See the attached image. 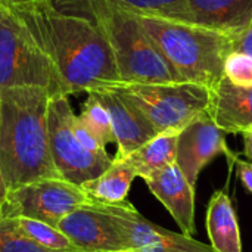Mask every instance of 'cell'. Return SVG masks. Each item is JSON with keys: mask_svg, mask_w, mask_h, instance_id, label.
Segmentation results:
<instances>
[{"mask_svg": "<svg viewBox=\"0 0 252 252\" xmlns=\"http://www.w3.org/2000/svg\"><path fill=\"white\" fill-rule=\"evenodd\" d=\"M9 7L53 62L65 96L121 84L109 41L96 22L52 3Z\"/></svg>", "mask_w": 252, "mask_h": 252, "instance_id": "6da1fadb", "label": "cell"}, {"mask_svg": "<svg viewBox=\"0 0 252 252\" xmlns=\"http://www.w3.org/2000/svg\"><path fill=\"white\" fill-rule=\"evenodd\" d=\"M50 97L41 87L0 89V168L9 190L59 177L47 134Z\"/></svg>", "mask_w": 252, "mask_h": 252, "instance_id": "7a4b0ae2", "label": "cell"}, {"mask_svg": "<svg viewBox=\"0 0 252 252\" xmlns=\"http://www.w3.org/2000/svg\"><path fill=\"white\" fill-rule=\"evenodd\" d=\"M136 16L185 83L211 90L220 81L224 61L233 50L230 35L158 16Z\"/></svg>", "mask_w": 252, "mask_h": 252, "instance_id": "3957f363", "label": "cell"}, {"mask_svg": "<svg viewBox=\"0 0 252 252\" xmlns=\"http://www.w3.org/2000/svg\"><path fill=\"white\" fill-rule=\"evenodd\" d=\"M92 21L109 41L121 84L185 83L134 13L106 3L94 9Z\"/></svg>", "mask_w": 252, "mask_h": 252, "instance_id": "277c9868", "label": "cell"}, {"mask_svg": "<svg viewBox=\"0 0 252 252\" xmlns=\"http://www.w3.org/2000/svg\"><path fill=\"white\" fill-rule=\"evenodd\" d=\"M41 87L65 94L58 71L15 12L0 4V89Z\"/></svg>", "mask_w": 252, "mask_h": 252, "instance_id": "5b68a950", "label": "cell"}, {"mask_svg": "<svg viewBox=\"0 0 252 252\" xmlns=\"http://www.w3.org/2000/svg\"><path fill=\"white\" fill-rule=\"evenodd\" d=\"M121 90L152 123L158 133L180 131L195 117L208 111L211 90L193 83L118 84Z\"/></svg>", "mask_w": 252, "mask_h": 252, "instance_id": "8992f818", "label": "cell"}, {"mask_svg": "<svg viewBox=\"0 0 252 252\" xmlns=\"http://www.w3.org/2000/svg\"><path fill=\"white\" fill-rule=\"evenodd\" d=\"M75 114L65 94H53L47 108V134L50 155L61 179L74 185H84L99 177L112 158L89 151L74 131Z\"/></svg>", "mask_w": 252, "mask_h": 252, "instance_id": "52a82bcc", "label": "cell"}, {"mask_svg": "<svg viewBox=\"0 0 252 252\" xmlns=\"http://www.w3.org/2000/svg\"><path fill=\"white\" fill-rule=\"evenodd\" d=\"M90 201L78 185L61 177L40 179L9 190L3 214L32 219L58 227L63 217Z\"/></svg>", "mask_w": 252, "mask_h": 252, "instance_id": "ba28073f", "label": "cell"}, {"mask_svg": "<svg viewBox=\"0 0 252 252\" xmlns=\"http://www.w3.org/2000/svg\"><path fill=\"white\" fill-rule=\"evenodd\" d=\"M96 204L109 214L128 252H217L211 245L199 242L193 236L176 233L151 223L128 201Z\"/></svg>", "mask_w": 252, "mask_h": 252, "instance_id": "9c48e42d", "label": "cell"}, {"mask_svg": "<svg viewBox=\"0 0 252 252\" xmlns=\"http://www.w3.org/2000/svg\"><path fill=\"white\" fill-rule=\"evenodd\" d=\"M219 155L236 159L226 143V133L217 127L208 111L195 117L179 131L176 164L192 186H196L204 167Z\"/></svg>", "mask_w": 252, "mask_h": 252, "instance_id": "30bf717a", "label": "cell"}, {"mask_svg": "<svg viewBox=\"0 0 252 252\" xmlns=\"http://www.w3.org/2000/svg\"><path fill=\"white\" fill-rule=\"evenodd\" d=\"M58 229L81 252H128L109 214L93 201L63 217Z\"/></svg>", "mask_w": 252, "mask_h": 252, "instance_id": "8fae6325", "label": "cell"}, {"mask_svg": "<svg viewBox=\"0 0 252 252\" xmlns=\"http://www.w3.org/2000/svg\"><path fill=\"white\" fill-rule=\"evenodd\" d=\"M94 93L108 109L118 146L115 158H126L137 148L159 134L146 115L117 87L102 89Z\"/></svg>", "mask_w": 252, "mask_h": 252, "instance_id": "7c38bea8", "label": "cell"}, {"mask_svg": "<svg viewBox=\"0 0 252 252\" xmlns=\"http://www.w3.org/2000/svg\"><path fill=\"white\" fill-rule=\"evenodd\" d=\"M152 195L171 214L182 233L193 236L195 226V186L189 183L174 162L158 174L145 180Z\"/></svg>", "mask_w": 252, "mask_h": 252, "instance_id": "4fadbf2b", "label": "cell"}, {"mask_svg": "<svg viewBox=\"0 0 252 252\" xmlns=\"http://www.w3.org/2000/svg\"><path fill=\"white\" fill-rule=\"evenodd\" d=\"M252 21V0H186L185 24L223 32L241 34Z\"/></svg>", "mask_w": 252, "mask_h": 252, "instance_id": "5bb4252c", "label": "cell"}, {"mask_svg": "<svg viewBox=\"0 0 252 252\" xmlns=\"http://www.w3.org/2000/svg\"><path fill=\"white\" fill-rule=\"evenodd\" d=\"M208 114L226 134L252 131V87H239L224 75L211 89Z\"/></svg>", "mask_w": 252, "mask_h": 252, "instance_id": "9a60e30c", "label": "cell"}, {"mask_svg": "<svg viewBox=\"0 0 252 252\" xmlns=\"http://www.w3.org/2000/svg\"><path fill=\"white\" fill-rule=\"evenodd\" d=\"M106 3L136 15L158 16L179 22L186 19V0H52L58 10L87 19H92L94 9Z\"/></svg>", "mask_w": 252, "mask_h": 252, "instance_id": "2e32d148", "label": "cell"}, {"mask_svg": "<svg viewBox=\"0 0 252 252\" xmlns=\"http://www.w3.org/2000/svg\"><path fill=\"white\" fill-rule=\"evenodd\" d=\"M207 232L217 252H242V241L235 208L226 192L219 190L210 199L207 210Z\"/></svg>", "mask_w": 252, "mask_h": 252, "instance_id": "e0dca14e", "label": "cell"}, {"mask_svg": "<svg viewBox=\"0 0 252 252\" xmlns=\"http://www.w3.org/2000/svg\"><path fill=\"white\" fill-rule=\"evenodd\" d=\"M177 137L179 131L174 130L159 133L124 159L134 170L136 177L148 180L176 162Z\"/></svg>", "mask_w": 252, "mask_h": 252, "instance_id": "ac0fdd59", "label": "cell"}, {"mask_svg": "<svg viewBox=\"0 0 252 252\" xmlns=\"http://www.w3.org/2000/svg\"><path fill=\"white\" fill-rule=\"evenodd\" d=\"M134 177V170L124 158H112V164L99 177L81 185V188L94 202L118 204L127 201Z\"/></svg>", "mask_w": 252, "mask_h": 252, "instance_id": "d6986e66", "label": "cell"}, {"mask_svg": "<svg viewBox=\"0 0 252 252\" xmlns=\"http://www.w3.org/2000/svg\"><path fill=\"white\" fill-rule=\"evenodd\" d=\"M18 227V230L38 244L40 247L58 252H81L58 227H53L47 223L25 219V217H10Z\"/></svg>", "mask_w": 252, "mask_h": 252, "instance_id": "ffe728a7", "label": "cell"}, {"mask_svg": "<svg viewBox=\"0 0 252 252\" xmlns=\"http://www.w3.org/2000/svg\"><path fill=\"white\" fill-rule=\"evenodd\" d=\"M78 118L99 139V142L103 146L109 143H115V134H114L111 115L94 93L87 94V99L83 103V109Z\"/></svg>", "mask_w": 252, "mask_h": 252, "instance_id": "44dd1931", "label": "cell"}, {"mask_svg": "<svg viewBox=\"0 0 252 252\" xmlns=\"http://www.w3.org/2000/svg\"><path fill=\"white\" fill-rule=\"evenodd\" d=\"M0 252H58L46 250L22 235L13 220L0 213Z\"/></svg>", "mask_w": 252, "mask_h": 252, "instance_id": "7402d4cb", "label": "cell"}, {"mask_svg": "<svg viewBox=\"0 0 252 252\" xmlns=\"http://www.w3.org/2000/svg\"><path fill=\"white\" fill-rule=\"evenodd\" d=\"M223 75L239 87H252V58L232 50L224 61Z\"/></svg>", "mask_w": 252, "mask_h": 252, "instance_id": "603a6c76", "label": "cell"}, {"mask_svg": "<svg viewBox=\"0 0 252 252\" xmlns=\"http://www.w3.org/2000/svg\"><path fill=\"white\" fill-rule=\"evenodd\" d=\"M232 49L252 58V21L241 34L232 37Z\"/></svg>", "mask_w": 252, "mask_h": 252, "instance_id": "cb8c5ba5", "label": "cell"}, {"mask_svg": "<svg viewBox=\"0 0 252 252\" xmlns=\"http://www.w3.org/2000/svg\"><path fill=\"white\" fill-rule=\"evenodd\" d=\"M236 167H238V176L242 182V185L247 188V190L252 193V162L251 161H244L236 158L235 159Z\"/></svg>", "mask_w": 252, "mask_h": 252, "instance_id": "d4e9b609", "label": "cell"}, {"mask_svg": "<svg viewBox=\"0 0 252 252\" xmlns=\"http://www.w3.org/2000/svg\"><path fill=\"white\" fill-rule=\"evenodd\" d=\"M7 195H9V186L6 183V179L3 176V171L0 168V213H3L6 201H7Z\"/></svg>", "mask_w": 252, "mask_h": 252, "instance_id": "484cf974", "label": "cell"}, {"mask_svg": "<svg viewBox=\"0 0 252 252\" xmlns=\"http://www.w3.org/2000/svg\"><path fill=\"white\" fill-rule=\"evenodd\" d=\"M6 6L12 7H21V6H28V4H38V3H52V0H3Z\"/></svg>", "mask_w": 252, "mask_h": 252, "instance_id": "4316f807", "label": "cell"}, {"mask_svg": "<svg viewBox=\"0 0 252 252\" xmlns=\"http://www.w3.org/2000/svg\"><path fill=\"white\" fill-rule=\"evenodd\" d=\"M242 136H244V145H245L244 154L247 158H250V161L252 162V131H247Z\"/></svg>", "mask_w": 252, "mask_h": 252, "instance_id": "83f0119b", "label": "cell"}, {"mask_svg": "<svg viewBox=\"0 0 252 252\" xmlns=\"http://www.w3.org/2000/svg\"><path fill=\"white\" fill-rule=\"evenodd\" d=\"M0 4H4V3H3V0H0Z\"/></svg>", "mask_w": 252, "mask_h": 252, "instance_id": "f1b7e54d", "label": "cell"}]
</instances>
